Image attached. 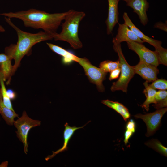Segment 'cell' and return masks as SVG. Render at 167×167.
<instances>
[{
	"mask_svg": "<svg viewBox=\"0 0 167 167\" xmlns=\"http://www.w3.org/2000/svg\"><path fill=\"white\" fill-rule=\"evenodd\" d=\"M3 75L0 71V84L1 86V91L2 95L3 101L4 104L8 108L14 112H15L13 109L10 99L8 96L6 89Z\"/></svg>",
	"mask_w": 167,
	"mask_h": 167,
	"instance_id": "ffe728a7",
	"label": "cell"
},
{
	"mask_svg": "<svg viewBox=\"0 0 167 167\" xmlns=\"http://www.w3.org/2000/svg\"><path fill=\"white\" fill-rule=\"evenodd\" d=\"M154 27L156 28L159 29L167 32V23H164L161 22H158L155 24Z\"/></svg>",
	"mask_w": 167,
	"mask_h": 167,
	"instance_id": "f1b7e54d",
	"label": "cell"
},
{
	"mask_svg": "<svg viewBox=\"0 0 167 167\" xmlns=\"http://www.w3.org/2000/svg\"><path fill=\"white\" fill-rule=\"evenodd\" d=\"M86 124L81 127H77L75 126H70L66 122L64 125L65 128L63 131L64 142L63 146L56 151H53L52 154L48 156L45 158V160L47 161L54 157L57 154L67 150L68 143L75 131L78 129L83 128Z\"/></svg>",
	"mask_w": 167,
	"mask_h": 167,
	"instance_id": "5bb4252c",
	"label": "cell"
},
{
	"mask_svg": "<svg viewBox=\"0 0 167 167\" xmlns=\"http://www.w3.org/2000/svg\"><path fill=\"white\" fill-rule=\"evenodd\" d=\"M77 62L83 68L90 82L96 85L98 91L104 92L105 88L102 82L105 79L107 73L93 65L86 58H79Z\"/></svg>",
	"mask_w": 167,
	"mask_h": 167,
	"instance_id": "8992f818",
	"label": "cell"
},
{
	"mask_svg": "<svg viewBox=\"0 0 167 167\" xmlns=\"http://www.w3.org/2000/svg\"><path fill=\"white\" fill-rule=\"evenodd\" d=\"M41 123L40 121L30 118L25 111L23 112L22 116L14 122L13 124L17 129L16 131L17 136L23 143L24 151L26 154L28 151L27 137L29 131L31 128L40 126Z\"/></svg>",
	"mask_w": 167,
	"mask_h": 167,
	"instance_id": "5b68a950",
	"label": "cell"
},
{
	"mask_svg": "<svg viewBox=\"0 0 167 167\" xmlns=\"http://www.w3.org/2000/svg\"><path fill=\"white\" fill-rule=\"evenodd\" d=\"M149 85L154 89L166 90L167 89V81L163 79H156Z\"/></svg>",
	"mask_w": 167,
	"mask_h": 167,
	"instance_id": "cb8c5ba5",
	"label": "cell"
},
{
	"mask_svg": "<svg viewBox=\"0 0 167 167\" xmlns=\"http://www.w3.org/2000/svg\"><path fill=\"white\" fill-rule=\"evenodd\" d=\"M143 84L145 87L143 93L145 94L146 99L141 106L148 111L149 110V105L150 104L156 103L155 100V95L156 91L155 89L152 88L149 85L147 81L146 80L144 82Z\"/></svg>",
	"mask_w": 167,
	"mask_h": 167,
	"instance_id": "d6986e66",
	"label": "cell"
},
{
	"mask_svg": "<svg viewBox=\"0 0 167 167\" xmlns=\"http://www.w3.org/2000/svg\"><path fill=\"white\" fill-rule=\"evenodd\" d=\"M11 60L5 53L0 54V71L3 75L4 81L7 80V85L10 84L11 76L13 75Z\"/></svg>",
	"mask_w": 167,
	"mask_h": 167,
	"instance_id": "9a60e30c",
	"label": "cell"
},
{
	"mask_svg": "<svg viewBox=\"0 0 167 167\" xmlns=\"http://www.w3.org/2000/svg\"><path fill=\"white\" fill-rule=\"evenodd\" d=\"M50 49L54 52L62 57V61L65 64H69L73 61L77 62L79 57L70 52L58 45L46 43Z\"/></svg>",
	"mask_w": 167,
	"mask_h": 167,
	"instance_id": "2e32d148",
	"label": "cell"
},
{
	"mask_svg": "<svg viewBox=\"0 0 167 167\" xmlns=\"http://www.w3.org/2000/svg\"><path fill=\"white\" fill-rule=\"evenodd\" d=\"M6 21L16 31L18 41L16 44H11L5 49V54L11 59H14L13 74L19 66L23 57L29 52L32 47L40 42L54 39V35L40 31L32 33L24 31L16 26L10 18L5 17Z\"/></svg>",
	"mask_w": 167,
	"mask_h": 167,
	"instance_id": "7a4b0ae2",
	"label": "cell"
},
{
	"mask_svg": "<svg viewBox=\"0 0 167 167\" xmlns=\"http://www.w3.org/2000/svg\"><path fill=\"white\" fill-rule=\"evenodd\" d=\"M123 0L124 1H125V2H126L129 1L130 0Z\"/></svg>",
	"mask_w": 167,
	"mask_h": 167,
	"instance_id": "d6a6232c",
	"label": "cell"
},
{
	"mask_svg": "<svg viewBox=\"0 0 167 167\" xmlns=\"http://www.w3.org/2000/svg\"><path fill=\"white\" fill-rule=\"evenodd\" d=\"M68 11L49 13L34 9L15 12L0 13V15L10 18H16L21 20L26 27L34 29H41L44 32L54 36L56 31L64 20Z\"/></svg>",
	"mask_w": 167,
	"mask_h": 167,
	"instance_id": "6da1fadb",
	"label": "cell"
},
{
	"mask_svg": "<svg viewBox=\"0 0 167 167\" xmlns=\"http://www.w3.org/2000/svg\"><path fill=\"white\" fill-rule=\"evenodd\" d=\"M166 97L167 91L165 90H161L156 92L155 95V100L156 103Z\"/></svg>",
	"mask_w": 167,
	"mask_h": 167,
	"instance_id": "d4e9b609",
	"label": "cell"
},
{
	"mask_svg": "<svg viewBox=\"0 0 167 167\" xmlns=\"http://www.w3.org/2000/svg\"><path fill=\"white\" fill-rule=\"evenodd\" d=\"M167 111V108L158 109L155 112L146 114H137L134 116L136 118L142 119L147 126V137L152 135L158 128L162 118Z\"/></svg>",
	"mask_w": 167,
	"mask_h": 167,
	"instance_id": "52a82bcc",
	"label": "cell"
},
{
	"mask_svg": "<svg viewBox=\"0 0 167 167\" xmlns=\"http://www.w3.org/2000/svg\"><path fill=\"white\" fill-rule=\"evenodd\" d=\"M0 114L6 123L12 125L15 121L14 119L18 117V115L8 108L4 103L1 90L0 89Z\"/></svg>",
	"mask_w": 167,
	"mask_h": 167,
	"instance_id": "e0dca14e",
	"label": "cell"
},
{
	"mask_svg": "<svg viewBox=\"0 0 167 167\" xmlns=\"http://www.w3.org/2000/svg\"><path fill=\"white\" fill-rule=\"evenodd\" d=\"M124 24L126 25L135 34L144 42H146L154 46L155 48L161 46V41L153 39L145 35L133 23L127 13L124 12L123 15Z\"/></svg>",
	"mask_w": 167,
	"mask_h": 167,
	"instance_id": "4fadbf2b",
	"label": "cell"
},
{
	"mask_svg": "<svg viewBox=\"0 0 167 167\" xmlns=\"http://www.w3.org/2000/svg\"><path fill=\"white\" fill-rule=\"evenodd\" d=\"M120 67V64L118 60L114 62L109 60L101 62L99 65L100 68L103 71L111 72L114 70Z\"/></svg>",
	"mask_w": 167,
	"mask_h": 167,
	"instance_id": "44dd1931",
	"label": "cell"
},
{
	"mask_svg": "<svg viewBox=\"0 0 167 167\" xmlns=\"http://www.w3.org/2000/svg\"><path fill=\"white\" fill-rule=\"evenodd\" d=\"M126 3L127 6L133 9V12L138 15L141 23L146 25L148 21L147 11L149 7L147 0H130Z\"/></svg>",
	"mask_w": 167,
	"mask_h": 167,
	"instance_id": "8fae6325",
	"label": "cell"
},
{
	"mask_svg": "<svg viewBox=\"0 0 167 167\" xmlns=\"http://www.w3.org/2000/svg\"><path fill=\"white\" fill-rule=\"evenodd\" d=\"M113 44V49L118 55L121 72L118 80L113 83L111 90L112 92L121 90L126 92L128 84L135 73L133 66H130L125 59L122 51L121 44Z\"/></svg>",
	"mask_w": 167,
	"mask_h": 167,
	"instance_id": "277c9868",
	"label": "cell"
},
{
	"mask_svg": "<svg viewBox=\"0 0 167 167\" xmlns=\"http://www.w3.org/2000/svg\"><path fill=\"white\" fill-rule=\"evenodd\" d=\"M62 24V29L59 33H57L54 39L55 41H61L69 43L75 49H80L83 44L78 36V29L80 22L85 16L81 11L70 10Z\"/></svg>",
	"mask_w": 167,
	"mask_h": 167,
	"instance_id": "3957f363",
	"label": "cell"
},
{
	"mask_svg": "<svg viewBox=\"0 0 167 167\" xmlns=\"http://www.w3.org/2000/svg\"><path fill=\"white\" fill-rule=\"evenodd\" d=\"M133 67L135 74L139 75L148 82H153L157 79L159 70L155 66L140 60L138 63Z\"/></svg>",
	"mask_w": 167,
	"mask_h": 167,
	"instance_id": "9c48e42d",
	"label": "cell"
},
{
	"mask_svg": "<svg viewBox=\"0 0 167 167\" xmlns=\"http://www.w3.org/2000/svg\"><path fill=\"white\" fill-rule=\"evenodd\" d=\"M158 63L165 66L167 65V50L161 46L155 48Z\"/></svg>",
	"mask_w": 167,
	"mask_h": 167,
	"instance_id": "603a6c76",
	"label": "cell"
},
{
	"mask_svg": "<svg viewBox=\"0 0 167 167\" xmlns=\"http://www.w3.org/2000/svg\"><path fill=\"white\" fill-rule=\"evenodd\" d=\"M120 0H108V12L105 23L107 27V33H112L113 28L118 23L119 12L118 5Z\"/></svg>",
	"mask_w": 167,
	"mask_h": 167,
	"instance_id": "7c38bea8",
	"label": "cell"
},
{
	"mask_svg": "<svg viewBox=\"0 0 167 167\" xmlns=\"http://www.w3.org/2000/svg\"><path fill=\"white\" fill-rule=\"evenodd\" d=\"M101 103L120 114L126 122L130 118V114L128 109L122 104L109 100H102Z\"/></svg>",
	"mask_w": 167,
	"mask_h": 167,
	"instance_id": "ac0fdd59",
	"label": "cell"
},
{
	"mask_svg": "<svg viewBox=\"0 0 167 167\" xmlns=\"http://www.w3.org/2000/svg\"><path fill=\"white\" fill-rule=\"evenodd\" d=\"M148 146L154 149L156 151L167 156V148L163 146L161 143L156 139H152L145 143Z\"/></svg>",
	"mask_w": 167,
	"mask_h": 167,
	"instance_id": "7402d4cb",
	"label": "cell"
},
{
	"mask_svg": "<svg viewBox=\"0 0 167 167\" xmlns=\"http://www.w3.org/2000/svg\"><path fill=\"white\" fill-rule=\"evenodd\" d=\"M118 24L117 34L113 39V43L121 44L122 42L128 41H134L142 44L144 43L124 23L122 24L118 23Z\"/></svg>",
	"mask_w": 167,
	"mask_h": 167,
	"instance_id": "30bf717a",
	"label": "cell"
},
{
	"mask_svg": "<svg viewBox=\"0 0 167 167\" xmlns=\"http://www.w3.org/2000/svg\"><path fill=\"white\" fill-rule=\"evenodd\" d=\"M120 71V67L113 71L110 72L109 77V79L111 81L118 78L119 76Z\"/></svg>",
	"mask_w": 167,
	"mask_h": 167,
	"instance_id": "4316f807",
	"label": "cell"
},
{
	"mask_svg": "<svg viewBox=\"0 0 167 167\" xmlns=\"http://www.w3.org/2000/svg\"><path fill=\"white\" fill-rule=\"evenodd\" d=\"M129 48L136 53L140 60L157 67L159 65L155 51H152L142 43L134 41H127Z\"/></svg>",
	"mask_w": 167,
	"mask_h": 167,
	"instance_id": "ba28073f",
	"label": "cell"
},
{
	"mask_svg": "<svg viewBox=\"0 0 167 167\" xmlns=\"http://www.w3.org/2000/svg\"><path fill=\"white\" fill-rule=\"evenodd\" d=\"M8 96L10 99H13L15 97L14 92L11 90H9L7 91Z\"/></svg>",
	"mask_w": 167,
	"mask_h": 167,
	"instance_id": "4dcf8cb0",
	"label": "cell"
},
{
	"mask_svg": "<svg viewBox=\"0 0 167 167\" xmlns=\"http://www.w3.org/2000/svg\"><path fill=\"white\" fill-rule=\"evenodd\" d=\"M133 132L130 130H126L125 133L124 139V140L125 144H127L128 142L129 138L132 135Z\"/></svg>",
	"mask_w": 167,
	"mask_h": 167,
	"instance_id": "f546056e",
	"label": "cell"
},
{
	"mask_svg": "<svg viewBox=\"0 0 167 167\" xmlns=\"http://www.w3.org/2000/svg\"><path fill=\"white\" fill-rule=\"evenodd\" d=\"M5 31L4 28L1 25H0V32H3Z\"/></svg>",
	"mask_w": 167,
	"mask_h": 167,
	"instance_id": "1f68e13d",
	"label": "cell"
},
{
	"mask_svg": "<svg viewBox=\"0 0 167 167\" xmlns=\"http://www.w3.org/2000/svg\"><path fill=\"white\" fill-rule=\"evenodd\" d=\"M135 124L134 121L131 119L127 122L126 128V130L131 131L134 133L135 131Z\"/></svg>",
	"mask_w": 167,
	"mask_h": 167,
	"instance_id": "83f0119b",
	"label": "cell"
},
{
	"mask_svg": "<svg viewBox=\"0 0 167 167\" xmlns=\"http://www.w3.org/2000/svg\"><path fill=\"white\" fill-rule=\"evenodd\" d=\"M167 97L164 99L157 102L156 104L153 105V106L157 109L167 107Z\"/></svg>",
	"mask_w": 167,
	"mask_h": 167,
	"instance_id": "484cf974",
	"label": "cell"
}]
</instances>
